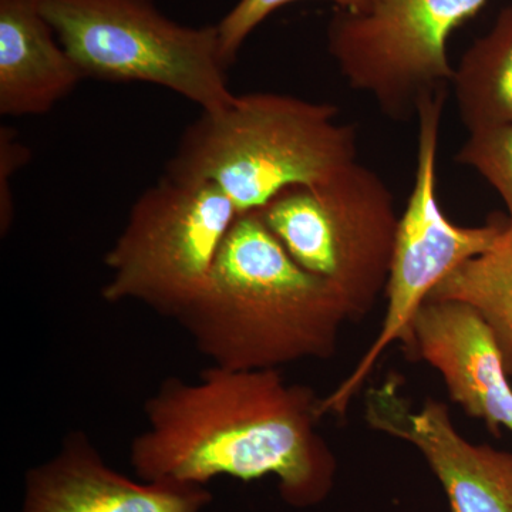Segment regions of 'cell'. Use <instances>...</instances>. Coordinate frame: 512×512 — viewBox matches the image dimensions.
Here are the masks:
<instances>
[{"label": "cell", "mask_w": 512, "mask_h": 512, "mask_svg": "<svg viewBox=\"0 0 512 512\" xmlns=\"http://www.w3.org/2000/svg\"><path fill=\"white\" fill-rule=\"evenodd\" d=\"M144 414L130 447L140 480L207 487L221 476H274L293 507L318 504L332 487L336 463L318 431L320 399L279 369L211 365L190 382L168 377Z\"/></svg>", "instance_id": "6da1fadb"}, {"label": "cell", "mask_w": 512, "mask_h": 512, "mask_svg": "<svg viewBox=\"0 0 512 512\" xmlns=\"http://www.w3.org/2000/svg\"><path fill=\"white\" fill-rule=\"evenodd\" d=\"M349 319L345 293L299 265L251 212L232 225L204 292L177 322L212 365L266 370L335 355Z\"/></svg>", "instance_id": "7a4b0ae2"}, {"label": "cell", "mask_w": 512, "mask_h": 512, "mask_svg": "<svg viewBox=\"0 0 512 512\" xmlns=\"http://www.w3.org/2000/svg\"><path fill=\"white\" fill-rule=\"evenodd\" d=\"M338 116L333 104L289 94L235 96L185 128L165 175L214 185L239 215L261 211L282 191L356 163V128Z\"/></svg>", "instance_id": "3957f363"}, {"label": "cell", "mask_w": 512, "mask_h": 512, "mask_svg": "<svg viewBox=\"0 0 512 512\" xmlns=\"http://www.w3.org/2000/svg\"><path fill=\"white\" fill-rule=\"evenodd\" d=\"M40 10L84 80L154 84L202 111L237 96L217 25H180L154 0H40Z\"/></svg>", "instance_id": "277c9868"}, {"label": "cell", "mask_w": 512, "mask_h": 512, "mask_svg": "<svg viewBox=\"0 0 512 512\" xmlns=\"http://www.w3.org/2000/svg\"><path fill=\"white\" fill-rule=\"evenodd\" d=\"M258 214L299 265L345 293L353 318L386 291L400 217L392 191L366 165L288 188Z\"/></svg>", "instance_id": "5b68a950"}, {"label": "cell", "mask_w": 512, "mask_h": 512, "mask_svg": "<svg viewBox=\"0 0 512 512\" xmlns=\"http://www.w3.org/2000/svg\"><path fill=\"white\" fill-rule=\"evenodd\" d=\"M238 217L214 185L164 175L134 202L104 258L111 271L101 289L104 301L143 303L180 319L204 292Z\"/></svg>", "instance_id": "8992f818"}, {"label": "cell", "mask_w": 512, "mask_h": 512, "mask_svg": "<svg viewBox=\"0 0 512 512\" xmlns=\"http://www.w3.org/2000/svg\"><path fill=\"white\" fill-rule=\"evenodd\" d=\"M488 0H372L363 12L336 9L326 46L343 79L383 114L406 121L423 97L446 89L454 67L448 39Z\"/></svg>", "instance_id": "52a82bcc"}, {"label": "cell", "mask_w": 512, "mask_h": 512, "mask_svg": "<svg viewBox=\"0 0 512 512\" xmlns=\"http://www.w3.org/2000/svg\"><path fill=\"white\" fill-rule=\"evenodd\" d=\"M446 89L417 106L416 173L412 194L400 217L387 281V311L379 335L338 389L320 400V413L343 414L384 350L403 340L431 292L464 262L483 254L505 225L460 227L446 217L437 200V156Z\"/></svg>", "instance_id": "ba28073f"}, {"label": "cell", "mask_w": 512, "mask_h": 512, "mask_svg": "<svg viewBox=\"0 0 512 512\" xmlns=\"http://www.w3.org/2000/svg\"><path fill=\"white\" fill-rule=\"evenodd\" d=\"M366 420L423 454L446 491L451 512H512V453L461 437L446 404L427 399L414 412L390 377L367 392Z\"/></svg>", "instance_id": "9c48e42d"}, {"label": "cell", "mask_w": 512, "mask_h": 512, "mask_svg": "<svg viewBox=\"0 0 512 512\" xmlns=\"http://www.w3.org/2000/svg\"><path fill=\"white\" fill-rule=\"evenodd\" d=\"M403 342L443 376L448 394L494 436L512 433V387L503 353L483 316L466 302L427 299Z\"/></svg>", "instance_id": "30bf717a"}, {"label": "cell", "mask_w": 512, "mask_h": 512, "mask_svg": "<svg viewBox=\"0 0 512 512\" xmlns=\"http://www.w3.org/2000/svg\"><path fill=\"white\" fill-rule=\"evenodd\" d=\"M205 485L133 481L107 466L83 431L64 437L55 457L30 468L22 512H202Z\"/></svg>", "instance_id": "8fae6325"}, {"label": "cell", "mask_w": 512, "mask_h": 512, "mask_svg": "<svg viewBox=\"0 0 512 512\" xmlns=\"http://www.w3.org/2000/svg\"><path fill=\"white\" fill-rule=\"evenodd\" d=\"M40 0H0V114L42 116L83 82Z\"/></svg>", "instance_id": "7c38bea8"}, {"label": "cell", "mask_w": 512, "mask_h": 512, "mask_svg": "<svg viewBox=\"0 0 512 512\" xmlns=\"http://www.w3.org/2000/svg\"><path fill=\"white\" fill-rule=\"evenodd\" d=\"M451 83L468 133L512 126V6L501 10L491 29L468 47Z\"/></svg>", "instance_id": "4fadbf2b"}, {"label": "cell", "mask_w": 512, "mask_h": 512, "mask_svg": "<svg viewBox=\"0 0 512 512\" xmlns=\"http://www.w3.org/2000/svg\"><path fill=\"white\" fill-rule=\"evenodd\" d=\"M473 306L493 330L505 369L512 376V224L483 254L458 266L429 296Z\"/></svg>", "instance_id": "5bb4252c"}, {"label": "cell", "mask_w": 512, "mask_h": 512, "mask_svg": "<svg viewBox=\"0 0 512 512\" xmlns=\"http://www.w3.org/2000/svg\"><path fill=\"white\" fill-rule=\"evenodd\" d=\"M456 161L476 170L498 192L512 224V126L470 131Z\"/></svg>", "instance_id": "9a60e30c"}, {"label": "cell", "mask_w": 512, "mask_h": 512, "mask_svg": "<svg viewBox=\"0 0 512 512\" xmlns=\"http://www.w3.org/2000/svg\"><path fill=\"white\" fill-rule=\"evenodd\" d=\"M293 2H299V0H238L237 5L229 10L217 25L222 55L228 66L235 62L245 40L266 18ZM325 2H332L338 9L363 12L369 8L372 0H325Z\"/></svg>", "instance_id": "2e32d148"}, {"label": "cell", "mask_w": 512, "mask_h": 512, "mask_svg": "<svg viewBox=\"0 0 512 512\" xmlns=\"http://www.w3.org/2000/svg\"><path fill=\"white\" fill-rule=\"evenodd\" d=\"M30 160L29 148L19 140L13 128H0V228L8 232L13 221L10 180Z\"/></svg>", "instance_id": "e0dca14e"}]
</instances>
